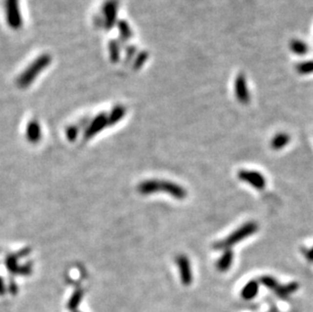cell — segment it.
<instances>
[{
  "mask_svg": "<svg viewBox=\"0 0 313 312\" xmlns=\"http://www.w3.org/2000/svg\"><path fill=\"white\" fill-rule=\"evenodd\" d=\"M52 58L50 55L44 54V55L38 57L29 67L21 73L18 79V83L20 87H28L33 81L38 77L39 74L42 73L47 67L51 64Z\"/></svg>",
  "mask_w": 313,
  "mask_h": 312,
  "instance_id": "6da1fadb",
  "label": "cell"
},
{
  "mask_svg": "<svg viewBox=\"0 0 313 312\" xmlns=\"http://www.w3.org/2000/svg\"><path fill=\"white\" fill-rule=\"evenodd\" d=\"M258 225L254 221H250L246 224L240 226L238 229H236L234 232L231 233L229 236H227L225 239L215 243L214 248L216 250H227L230 247L234 246V244L242 241L247 237L252 235L257 231Z\"/></svg>",
  "mask_w": 313,
  "mask_h": 312,
  "instance_id": "7a4b0ae2",
  "label": "cell"
},
{
  "mask_svg": "<svg viewBox=\"0 0 313 312\" xmlns=\"http://www.w3.org/2000/svg\"><path fill=\"white\" fill-rule=\"evenodd\" d=\"M146 187L148 193L162 191L179 200H183L187 197V191L184 187L169 182H148Z\"/></svg>",
  "mask_w": 313,
  "mask_h": 312,
  "instance_id": "3957f363",
  "label": "cell"
},
{
  "mask_svg": "<svg viewBox=\"0 0 313 312\" xmlns=\"http://www.w3.org/2000/svg\"><path fill=\"white\" fill-rule=\"evenodd\" d=\"M6 22L12 30H20L22 25V19L20 9V0H5Z\"/></svg>",
  "mask_w": 313,
  "mask_h": 312,
  "instance_id": "277c9868",
  "label": "cell"
},
{
  "mask_svg": "<svg viewBox=\"0 0 313 312\" xmlns=\"http://www.w3.org/2000/svg\"><path fill=\"white\" fill-rule=\"evenodd\" d=\"M237 176L240 181L252 186L256 189H264L266 187L265 176L258 171L242 169L238 171Z\"/></svg>",
  "mask_w": 313,
  "mask_h": 312,
  "instance_id": "5b68a950",
  "label": "cell"
},
{
  "mask_svg": "<svg viewBox=\"0 0 313 312\" xmlns=\"http://www.w3.org/2000/svg\"><path fill=\"white\" fill-rule=\"evenodd\" d=\"M104 21L106 29H111L117 21L118 2L116 0H107L103 7Z\"/></svg>",
  "mask_w": 313,
  "mask_h": 312,
  "instance_id": "8992f818",
  "label": "cell"
},
{
  "mask_svg": "<svg viewBox=\"0 0 313 312\" xmlns=\"http://www.w3.org/2000/svg\"><path fill=\"white\" fill-rule=\"evenodd\" d=\"M176 264H178L180 269L182 282L185 285H189L193 281V275H192V270H190L188 259L186 255L181 254L176 257Z\"/></svg>",
  "mask_w": 313,
  "mask_h": 312,
  "instance_id": "52a82bcc",
  "label": "cell"
},
{
  "mask_svg": "<svg viewBox=\"0 0 313 312\" xmlns=\"http://www.w3.org/2000/svg\"><path fill=\"white\" fill-rule=\"evenodd\" d=\"M235 92H236V98L241 104H248L250 102V94L247 87L246 79L242 76H239L236 79L235 83Z\"/></svg>",
  "mask_w": 313,
  "mask_h": 312,
  "instance_id": "ba28073f",
  "label": "cell"
},
{
  "mask_svg": "<svg viewBox=\"0 0 313 312\" xmlns=\"http://www.w3.org/2000/svg\"><path fill=\"white\" fill-rule=\"evenodd\" d=\"M233 257H234V254H233L232 250L227 249L223 252V254L221 255L219 261L217 262V269H218L220 272H222V273L227 272V270H229V268L231 267V265H232Z\"/></svg>",
  "mask_w": 313,
  "mask_h": 312,
  "instance_id": "9c48e42d",
  "label": "cell"
},
{
  "mask_svg": "<svg viewBox=\"0 0 313 312\" xmlns=\"http://www.w3.org/2000/svg\"><path fill=\"white\" fill-rule=\"evenodd\" d=\"M290 142V136L286 133H279L271 141V147L274 150H281L285 146H287Z\"/></svg>",
  "mask_w": 313,
  "mask_h": 312,
  "instance_id": "30bf717a",
  "label": "cell"
},
{
  "mask_svg": "<svg viewBox=\"0 0 313 312\" xmlns=\"http://www.w3.org/2000/svg\"><path fill=\"white\" fill-rule=\"evenodd\" d=\"M258 292V283L257 281H250L241 290V297L246 300H250L256 296Z\"/></svg>",
  "mask_w": 313,
  "mask_h": 312,
  "instance_id": "8fae6325",
  "label": "cell"
},
{
  "mask_svg": "<svg viewBox=\"0 0 313 312\" xmlns=\"http://www.w3.org/2000/svg\"><path fill=\"white\" fill-rule=\"evenodd\" d=\"M105 120H106V118H105V116H104V115H101V116H99L97 119H95V120L92 122L90 130H89L88 133H87L88 136H91V135L95 134L97 132H99L101 129H103V128L105 126V125H104Z\"/></svg>",
  "mask_w": 313,
  "mask_h": 312,
  "instance_id": "7c38bea8",
  "label": "cell"
},
{
  "mask_svg": "<svg viewBox=\"0 0 313 312\" xmlns=\"http://www.w3.org/2000/svg\"><path fill=\"white\" fill-rule=\"evenodd\" d=\"M83 292L81 290H77L73 293V295L71 296L69 302H68V308L70 310H75L78 305L80 304L81 300H83Z\"/></svg>",
  "mask_w": 313,
  "mask_h": 312,
  "instance_id": "4fadbf2b",
  "label": "cell"
},
{
  "mask_svg": "<svg viewBox=\"0 0 313 312\" xmlns=\"http://www.w3.org/2000/svg\"><path fill=\"white\" fill-rule=\"evenodd\" d=\"M108 53H110V58H111V61L116 63L119 61L120 59V45L119 43L117 42V41H112V42L110 43V47H108Z\"/></svg>",
  "mask_w": 313,
  "mask_h": 312,
  "instance_id": "5bb4252c",
  "label": "cell"
},
{
  "mask_svg": "<svg viewBox=\"0 0 313 312\" xmlns=\"http://www.w3.org/2000/svg\"><path fill=\"white\" fill-rule=\"evenodd\" d=\"M119 32H120V36L122 38V40L127 41L132 37V32L129 24L126 21H121L119 22Z\"/></svg>",
  "mask_w": 313,
  "mask_h": 312,
  "instance_id": "9a60e30c",
  "label": "cell"
},
{
  "mask_svg": "<svg viewBox=\"0 0 313 312\" xmlns=\"http://www.w3.org/2000/svg\"><path fill=\"white\" fill-rule=\"evenodd\" d=\"M40 133H41V130H40V127L37 123H31L28 127V136L31 140H36L39 138L40 136Z\"/></svg>",
  "mask_w": 313,
  "mask_h": 312,
  "instance_id": "2e32d148",
  "label": "cell"
},
{
  "mask_svg": "<svg viewBox=\"0 0 313 312\" xmlns=\"http://www.w3.org/2000/svg\"><path fill=\"white\" fill-rule=\"evenodd\" d=\"M292 49L296 54H304L306 53V50L308 48L304 43L299 42V41H295V42L292 43Z\"/></svg>",
  "mask_w": 313,
  "mask_h": 312,
  "instance_id": "e0dca14e",
  "label": "cell"
},
{
  "mask_svg": "<svg viewBox=\"0 0 313 312\" xmlns=\"http://www.w3.org/2000/svg\"><path fill=\"white\" fill-rule=\"evenodd\" d=\"M261 282L268 288H271V289L278 288V282L271 277H263L261 279Z\"/></svg>",
  "mask_w": 313,
  "mask_h": 312,
  "instance_id": "ac0fdd59",
  "label": "cell"
},
{
  "mask_svg": "<svg viewBox=\"0 0 313 312\" xmlns=\"http://www.w3.org/2000/svg\"><path fill=\"white\" fill-rule=\"evenodd\" d=\"M125 114L124 107H117L116 110L112 113V121L113 122H118L120 119L123 118Z\"/></svg>",
  "mask_w": 313,
  "mask_h": 312,
  "instance_id": "d6986e66",
  "label": "cell"
},
{
  "mask_svg": "<svg viewBox=\"0 0 313 312\" xmlns=\"http://www.w3.org/2000/svg\"><path fill=\"white\" fill-rule=\"evenodd\" d=\"M147 60V54L146 53H142L141 55H140V59L139 60H136L135 62V67H142L144 65V63L146 62Z\"/></svg>",
  "mask_w": 313,
  "mask_h": 312,
  "instance_id": "ffe728a7",
  "label": "cell"
},
{
  "mask_svg": "<svg viewBox=\"0 0 313 312\" xmlns=\"http://www.w3.org/2000/svg\"><path fill=\"white\" fill-rule=\"evenodd\" d=\"M4 292H5V286L3 284V281L1 280V278H0V295L4 294Z\"/></svg>",
  "mask_w": 313,
  "mask_h": 312,
  "instance_id": "44dd1931",
  "label": "cell"
},
{
  "mask_svg": "<svg viewBox=\"0 0 313 312\" xmlns=\"http://www.w3.org/2000/svg\"><path fill=\"white\" fill-rule=\"evenodd\" d=\"M306 256L308 257V259L309 260H311V261H313V248L306 253Z\"/></svg>",
  "mask_w": 313,
  "mask_h": 312,
  "instance_id": "7402d4cb",
  "label": "cell"
}]
</instances>
